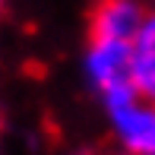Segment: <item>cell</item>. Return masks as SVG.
<instances>
[{
  "instance_id": "6da1fadb",
  "label": "cell",
  "mask_w": 155,
  "mask_h": 155,
  "mask_svg": "<svg viewBox=\"0 0 155 155\" xmlns=\"http://www.w3.org/2000/svg\"><path fill=\"white\" fill-rule=\"evenodd\" d=\"M146 22L136 0H95L89 13V45L95 41H133Z\"/></svg>"
},
{
  "instance_id": "7a4b0ae2",
  "label": "cell",
  "mask_w": 155,
  "mask_h": 155,
  "mask_svg": "<svg viewBox=\"0 0 155 155\" xmlns=\"http://www.w3.org/2000/svg\"><path fill=\"white\" fill-rule=\"evenodd\" d=\"M155 104H124V108H114L111 117H114L117 136L120 143L130 149L133 155H155Z\"/></svg>"
},
{
  "instance_id": "3957f363",
  "label": "cell",
  "mask_w": 155,
  "mask_h": 155,
  "mask_svg": "<svg viewBox=\"0 0 155 155\" xmlns=\"http://www.w3.org/2000/svg\"><path fill=\"white\" fill-rule=\"evenodd\" d=\"M133 86L143 101L155 104V13L146 16L139 35L133 38Z\"/></svg>"
}]
</instances>
